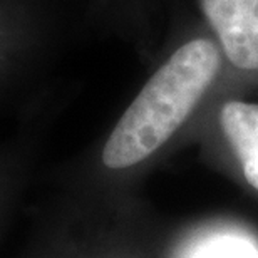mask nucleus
<instances>
[{
    "label": "nucleus",
    "mask_w": 258,
    "mask_h": 258,
    "mask_svg": "<svg viewBox=\"0 0 258 258\" xmlns=\"http://www.w3.org/2000/svg\"><path fill=\"white\" fill-rule=\"evenodd\" d=\"M220 52L211 40L181 45L154 72L112 129L102 163L124 169L163 146L191 114L218 74Z\"/></svg>",
    "instance_id": "obj_1"
},
{
    "label": "nucleus",
    "mask_w": 258,
    "mask_h": 258,
    "mask_svg": "<svg viewBox=\"0 0 258 258\" xmlns=\"http://www.w3.org/2000/svg\"><path fill=\"white\" fill-rule=\"evenodd\" d=\"M201 7L230 62L258 69V0H201Z\"/></svg>",
    "instance_id": "obj_2"
},
{
    "label": "nucleus",
    "mask_w": 258,
    "mask_h": 258,
    "mask_svg": "<svg viewBox=\"0 0 258 258\" xmlns=\"http://www.w3.org/2000/svg\"><path fill=\"white\" fill-rule=\"evenodd\" d=\"M220 124L240 159L246 181L258 189V104L225 102L220 112Z\"/></svg>",
    "instance_id": "obj_3"
},
{
    "label": "nucleus",
    "mask_w": 258,
    "mask_h": 258,
    "mask_svg": "<svg viewBox=\"0 0 258 258\" xmlns=\"http://www.w3.org/2000/svg\"><path fill=\"white\" fill-rule=\"evenodd\" d=\"M193 258H258V251L246 240L220 236L201 246Z\"/></svg>",
    "instance_id": "obj_4"
}]
</instances>
